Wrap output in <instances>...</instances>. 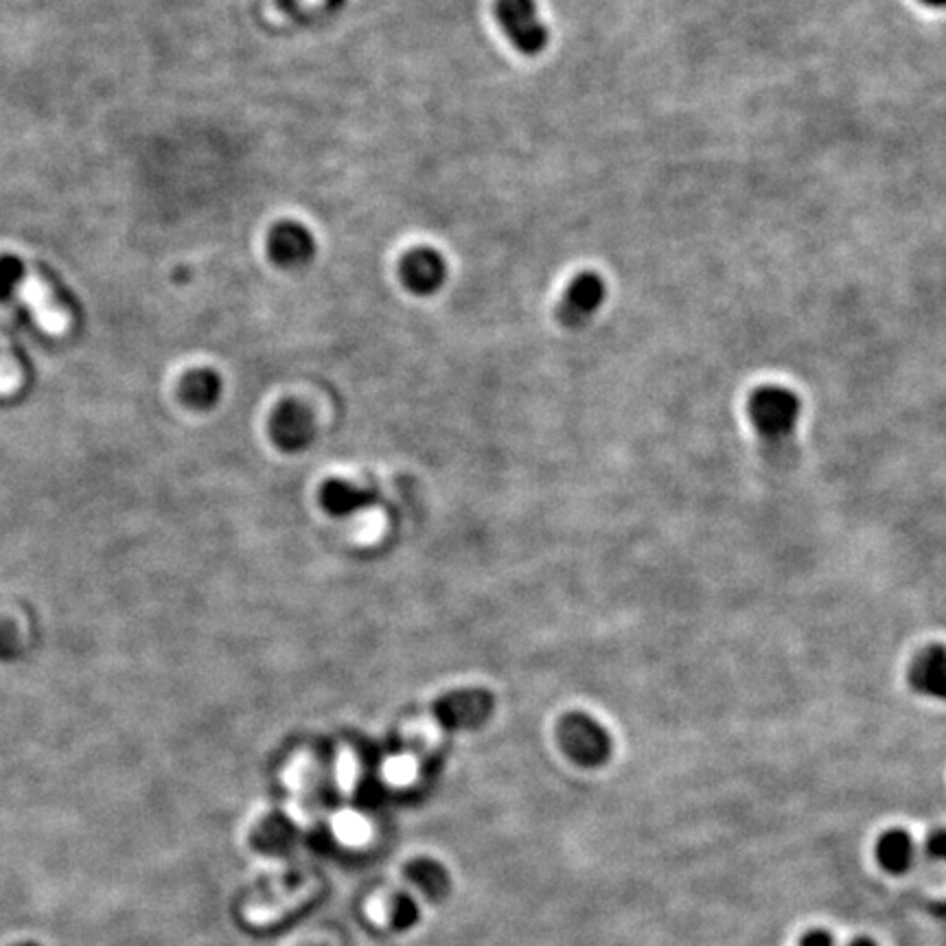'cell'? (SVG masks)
<instances>
[{
    "label": "cell",
    "mask_w": 946,
    "mask_h": 946,
    "mask_svg": "<svg viewBox=\"0 0 946 946\" xmlns=\"http://www.w3.org/2000/svg\"><path fill=\"white\" fill-rule=\"evenodd\" d=\"M802 403L796 392L780 386H763L748 399V414L761 445L772 460L791 456Z\"/></svg>",
    "instance_id": "obj_1"
},
{
    "label": "cell",
    "mask_w": 946,
    "mask_h": 946,
    "mask_svg": "<svg viewBox=\"0 0 946 946\" xmlns=\"http://www.w3.org/2000/svg\"><path fill=\"white\" fill-rule=\"evenodd\" d=\"M557 739L566 756L581 767H603L611 759L609 732L585 713H568L557 726Z\"/></svg>",
    "instance_id": "obj_2"
},
{
    "label": "cell",
    "mask_w": 946,
    "mask_h": 946,
    "mask_svg": "<svg viewBox=\"0 0 946 946\" xmlns=\"http://www.w3.org/2000/svg\"><path fill=\"white\" fill-rule=\"evenodd\" d=\"M496 19L522 56L535 58L546 51L550 32L539 19L535 0H496Z\"/></svg>",
    "instance_id": "obj_3"
},
{
    "label": "cell",
    "mask_w": 946,
    "mask_h": 946,
    "mask_svg": "<svg viewBox=\"0 0 946 946\" xmlns=\"http://www.w3.org/2000/svg\"><path fill=\"white\" fill-rule=\"evenodd\" d=\"M494 694L483 688H462L434 703V717L445 730H476L494 715Z\"/></svg>",
    "instance_id": "obj_4"
},
{
    "label": "cell",
    "mask_w": 946,
    "mask_h": 946,
    "mask_svg": "<svg viewBox=\"0 0 946 946\" xmlns=\"http://www.w3.org/2000/svg\"><path fill=\"white\" fill-rule=\"evenodd\" d=\"M605 299L607 288L603 277H598L596 272H583L574 277V281L566 290L557 310V320L566 329H581L598 314Z\"/></svg>",
    "instance_id": "obj_5"
},
{
    "label": "cell",
    "mask_w": 946,
    "mask_h": 946,
    "mask_svg": "<svg viewBox=\"0 0 946 946\" xmlns=\"http://www.w3.org/2000/svg\"><path fill=\"white\" fill-rule=\"evenodd\" d=\"M316 240L307 226L286 219L275 223L268 234V253L279 268L301 270L307 268L316 257Z\"/></svg>",
    "instance_id": "obj_6"
},
{
    "label": "cell",
    "mask_w": 946,
    "mask_h": 946,
    "mask_svg": "<svg viewBox=\"0 0 946 946\" xmlns=\"http://www.w3.org/2000/svg\"><path fill=\"white\" fill-rule=\"evenodd\" d=\"M399 277L408 292L416 296H432L445 286L447 262L434 248H414L401 259Z\"/></svg>",
    "instance_id": "obj_7"
},
{
    "label": "cell",
    "mask_w": 946,
    "mask_h": 946,
    "mask_svg": "<svg viewBox=\"0 0 946 946\" xmlns=\"http://www.w3.org/2000/svg\"><path fill=\"white\" fill-rule=\"evenodd\" d=\"M270 432L275 442L283 449V451H303L307 449L314 438H316V423L312 412L294 401L288 399L283 403H279V408L272 414V423H270Z\"/></svg>",
    "instance_id": "obj_8"
},
{
    "label": "cell",
    "mask_w": 946,
    "mask_h": 946,
    "mask_svg": "<svg viewBox=\"0 0 946 946\" xmlns=\"http://www.w3.org/2000/svg\"><path fill=\"white\" fill-rule=\"evenodd\" d=\"M909 688L926 699H946V648L926 646L909 664L907 670Z\"/></svg>",
    "instance_id": "obj_9"
},
{
    "label": "cell",
    "mask_w": 946,
    "mask_h": 946,
    "mask_svg": "<svg viewBox=\"0 0 946 946\" xmlns=\"http://www.w3.org/2000/svg\"><path fill=\"white\" fill-rule=\"evenodd\" d=\"M21 299L32 307L38 323L49 331H64L71 323L66 310L58 303L53 290L38 272H25L19 286Z\"/></svg>",
    "instance_id": "obj_10"
},
{
    "label": "cell",
    "mask_w": 946,
    "mask_h": 946,
    "mask_svg": "<svg viewBox=\"0 0 946 946\" xmlns=\"http://www.w3.org/2000/svg\"><path fill=\"white\" fill-rule=\"evenodd\" d=\"M874 854L883 870L892 874H905L915 863V844L909 833L894 828L878 837Z\"/></svg>",
    "instance_id": "obj_11"
},
{
    "label": "cell",
    "mask_w": 946,
    "mask_h": 946,
    "mask_svg": "<svg viewBox=\"0 0 946 946\" xmlns=\"http://www.w3.org/2000/svg\"><path fill=\"white\" fill-rule=\"evenodd\" d=\"M320 502L331 516L344 518L375 505L377 496L368 489H360L344 481H329L320 492Z\"/></svg>",
    "instance_id": "obj_12"
},
{
    "label": "cell",
    "mask_w": 946,
    "mask_h": 946,
    "mask_svg": "<svg viewBox=\"0 0 946 946\" xmlns=\"http://www.w3.org/2000/svg\"><path fill=\"white\" fill-rule=\"evenodd\" d=\"M180 397L193 410H210L221 397V377L210 368L193 371L182 379Z\"/></svg>",
    "instance_id": "obj_13"
},
{
    "label": "cell",
    "mask_w": 946,
    "mask_h": 946,
    "mask_svg": "<svg viewBox=\"0 0 946 946\" xmlns=\"http://www.w3.org/2000/svg\"><path fill=\"white\" fill-rule=\"evenodd\" d=\"M23 653V640L10 620H0V662H16Z\"/></svg>",
    "instance_id": "obj_14"
},
{
    "label": "cell",
    "mask_w": 946,
    "mask_h": 946,
    "mask_svg": "<svg viewBox=\"0 0 946 946\" xmlns=\"http://www.w3.org/2000/svg\"><path fill=\"white\" fill-rule=\"evenodd\" d=\"M410 878H414L432 896H436V892H440V887L445 883L442 870L432 865V863H414L410 868Z\"/></svg>",
    "instance_id": "obj_15"
},
{
    "label": "cell",
    "mask_w": 946,
    "mask_h": 946,
    "mask_svg": "<svg viewBox=\"0 0 946 946\" xmlns=\"http://www.w3.org/2000/svg\"><path fill=\"white\" fill-rule=\"evenodd\" d=\"M924 852L933 859V861H944L946 863V828H937L933 830L926 841H924Z\"/></svg>",
    "instance_id": "obj_16"
},
{
    "label": "cell",
    "mask_w": 946,
    "mask_h": 946,
    "mask_svg": "<svg viewBox=\"0 0 946 946\" xmlns=\"http://www.w3.org/2000/svg\"><path fill=\"white\" fill-rule=\"evenodd\" d=\"M800 946H835V937L824 929H813L802 935Z\"/></svg>",
    "instance_id": "obj_17"
},
{
    "label": "cell",
    "mask_w": 946,
    "mask_h": 946,
    "mask_svg": "<svg viewBox=\"0 0 946 946\" xmlns=\"http://www.w3.org/2000/svg\"><path fill=\"white\" fill-rule=\"evenodd\" d=\"M318 3H320V16H327L342 10L347 5V0H318Z\"/></svg>",
    "instance_id": "obj_18"
},
{
    "label": "cell",
    "mask_w": 946,
    "mask_h": 946,
    "mask_svg": "<svg viewBox=\"0 0 946 946\" xmlns=\"http://www.w3.org/2000/svg\"><path fill=\"white\" fill-rule=\"evenodd\" d=\"M920 3H924L929 8H935V10H944L946 8V0H920Z\"/></svg>",
    "instance_id": "obj_19"
},
{
    "label": "cell",
    "mask_w": 946,
    "mask_h": 946,
    "mask_svg": "<svg viewBox=\"0 0 946 946\" xmlns=\"http://www.w3.org/2000/svg\"><path fill=\"white\" fill-rule=\"evenodd\" d=\"M850 946H876L872 939H868V937H859V939H854Z\"/></svg>",
    "instance_id": "obj_20"
},
{
    "label": "cell",
    "mask_w": 946,
    "mask_h": 946,
    "mask_svg": "<svg viewBox=\"0 0 946 946\" xmlns=\"http://www.w3.org/2000/svg\"><path fill=\"white\" fill-rule=\"evenodd\" d=\"M16 946H40V944H36V942H23V944H16Z\"/></svg>",
    "instance_id": "obj_21"
}]
</instances>
